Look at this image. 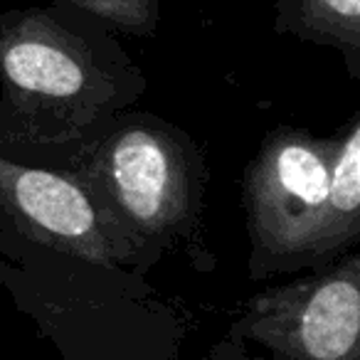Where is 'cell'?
I'll return each mask as SVG.
<instances>
[{"label": "cell", "instance_id": "6da1fadb", "mask_svg": "<svg viewBox=\"0 0 360 360\" xmlns=\"http://www.w3.org/2000/svg\"><path fill=\"white\" fill-rule=\"evenodd\" d=\"M143 91V72L96 18L65 3L0 11V146L72 153Z\"/></svg>", "mask_w": 360, "mask_h": 360}, {"label": "cell", "instance_id": "7a4b0ae2", "mask_svg": "<svg viewBox=\"0 0 360 360\" xmlns=\"http://www.w3.org/2000/svg\"><path fill=\"white\" fill-rule=\"evenodd\" d=\"M62 173L75 178L99 210L129 262L146 252H186L210 262L205 150L191 134L155 114L124 111L94 139L67 153Z\"/></svg>", "mask_w": 360, "mask_h": 360}, {"label": "cell", "instance_id": "3957f363", "mask_svg": "<svg viewBox=\"0 0 360 360\" xmlns=\"http://www.w3.org/2000/svg\"><path fill=\"white\" fill-rule=\"evenodd\" d=\"M242 210L250 235L247 276L316 269L345 255L328 212V139L276 126L242 173Z\"/></svg>", "mask_w": 360, "mask_h": 360}, {"label": "cell", "instance_id": "277c9868", "mask_svg": "<svg viewBox=\"0 0 360 360\" xmlns=\"http://www.w3.org/2000/svg\"><path fill=\"white\" fill-rule=\"evenodd\" d=\"M262 345L284 360L360 358V255L306 269L299 279L262 289L240 304L225 343Z\"/></svg>", "mask_w": 360, "mask_h": 360}, {"label": "cell", "instance_id": "5b68a950", "mask_svg": "<svg viewBox=\"0 0 360 360\" xmlns=\"http://www.w3.org/2000/svg\"><path fill=\"white\" fill-rule=\"evenodd\" d=\"M0 207L40 245L99 266L129 264L84 188L62 170L0 155Z\"/></svg>", "mask_w": 360, "mask_h": 360}, {"label": "cell", "instance_id": "8992f818", "mask_svg": "<svg viewBox=\"0 0 360 360\" xmlns=\"http://www.w3.org/2000/svg\"><path fill=\"white\" fill-rule=\"evenodd\" d=\"M274 32L335 50L360 82V0H276Z\"/></svg>", "mask_w": 360, "mask_h": 360}, {"label": "cell", "instance_id": "52a82bcc", "mask_svg": "<svg viewBox=\"0 0 360 360\" xmlns=\"http://www.w3.org/2000/svg\"><path fill=\"white\" fill-rule=\"evenodd\" d=\"M65 3L96 18L114 32L134 37H153L160 25L163 0H50Z\"/></svg>", "mask_w": 360, "mask_h": 360}]
</instances>
